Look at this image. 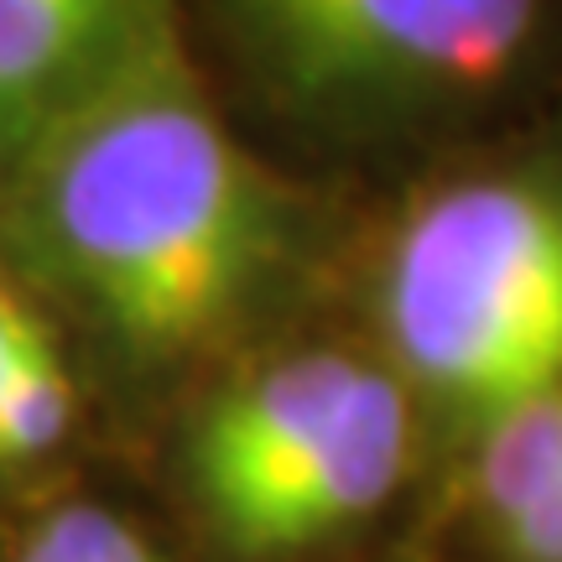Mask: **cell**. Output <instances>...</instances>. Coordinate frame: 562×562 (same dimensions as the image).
Instances as JSON below:
<instances>
[{"label":"cell","instance_id":"cell-2","mask_svg":"<svg viewBox=\"0 0 562 562\" xmlns=\"http://www.w3.org/2000/svg\"><path fill=\"white\" fill-rule=\"evenodd\" d=\"M381 323L406 375L474 432L562 381V172L438 188L391 240Z\"/></svg>","mask_w":562,"mask_h":562},{"label":"cell","instance_id":"cell-4","mask_svg":"<svg viewBox=\"0 0 562 562\" xmlns=\"http://www.w3.org/2000/svg\"><path fill=\"white\" fill-rule=\"evenodd\" d=\"M281 79L318 100L484 94L521 68L547 0H240Z\"/></svg>","mask_w":562,"mask_h":562},{"label":"cell","instance_id":"cell-1","mask_svg":"<svg viewBox=\"0 0 562 562\" xmlns=\"http://www.w3.org/2000/svg\"><path fill=\"white\" fill-rule=\"evenodd\" d=\"M21 146L37 250L146 360L214 339L277 261V193L161 11Z\"/></svg>","mask_w":562,"mask_h":562},{"label":"cell","instance_id":"cell-3","mask_svg":"<svg viewBox=\"0 0 562 562\" xmlns=\"http://www.w3.org/2000/svg\"><path fill=\"white\" fill-rule=\"evenodd\" d=\"M412 453L381 364L339 349L277 360L203 412L188 469L203 516L245 558H286L375 516Z\"/></svg>","mask_w":562,"mask_h":562},{"label":"cell","instance_id":"cell-9","mask_svg":"<svg viewBox=\"0 0 562 562\" xmlns=\"http://www.w3.org/2000/svg\"><path fill=\"white\" fill-rule=\"evenodd\" d=\"M495 562H562V484L484 531Z\"/></svg>","mask_w":562,"mask_h":562},{"label":"cell","instance_id":"cell-6","mask_svg":"<svg viewBox=\"0 0 562 562\" xmlns=\"http://www.w3.org/2000/svg\"><path fill=\"white\" fill-rule=\"evenodd\" d=\"M474 438L469 505L480 516V531H490L562 484V381L484 422Z\"/></svg>","mask_w":562,"mask_h":562},{"label":"cell","instance_id":"cell-5","mask_svg":"<svg viewBox=\"0 0 562 562\" xmlns=\"http://www.w3.org/2000/svg\"><path fill=\"white\" fill-rule=\"evenodd\" d=\"M151 16L157 0H0V136L26 140Z\"/></svg>","mask_w":562,"mask_h":562},{"label":"cell","instance_id":"cell-7","mask_svg":"<svg viewBox=\"0 0 562 562\" xmlns=\"http://www.w3.org/2000/svg\"><path fill=\"white\" fill-rule=\"evenodd\" d=\"M68 417H74L68 375L53 339H42L0 385V463L42 459L68 432Z\"/></svg>","mask_w":562,"mask_h":562},{"label":"cell","instance_id":"cell-8","mask_svg":"<svg viewBox=\"0 0 562 562\" xmlns=\"http://www.w3.org/2000/svg\"><path fill=\"white\" fill-rule=\"evenodd\" d=\"M16 562H157L136 531L100 505H63L26 531Z\"/></svg>","mask_w":562,"mask_h":562},{"label":"cell","instance_id":"cell-10","mask_svg":"<svg viewBox=\"0 0 562 562\" xmlns=\"http://www.w3.org/2000/svg\"><path fill=\"white\" fill-rule=\"evenodd\" d=\"M42 339H47V328L32 318V307H26L16 292L0 286V385L11 381V370H16Z\"/></svg>","mask_w":562,"mask_h":562}]
</instances>
